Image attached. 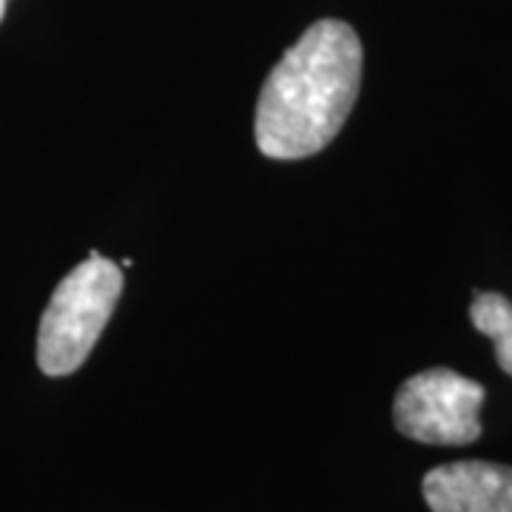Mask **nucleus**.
<instances>
[{
	"mask_svg": "<svg viewBox=\"0 0 512 512\" xmlns=\"http://www.w3.org/2000/svg\"><path fill=\"white\" fill-rule=\"evenodd\" d=\"M362 86V40L345 20H316L276 63L256 103V148L305 160L348 123Z\"/></svg>",
	"mask_w": 512,
	"mask_h": 512,
	"instance_id": "f257e3e1",
	"label": "nucleus"
},
{
	"mask_svg": "<svg viewBox=\"0 0 512 512\" xmlns=\"http://www.w3.org/2000/svg\"><path fill=\"white\" fill-rule=\"evenodd\" d=\"M123 293V271L92 251L52 293L40 330L37 365L46 376H69L89 359Z\"/></svg>",
	"mask_w": 512,
	"mask_h": 512,
	"instance_id": "f03ea898",
	"label": "nucleus"
},
{
	"mask_svg": "<svg viewBox=\"0 0 512 512\" xmlns=\"http://www.w3.org/2000/svg\"><path fill=\"white\" fill-rule=\"evenodd\" d=\"M484 387L450 367H433L410 376L393 402V424L421 444H470L481 436Z\"/></svg>",
	"mask_w": 512,
	"mask_h": 512,
	"instance_id": "7ed1b4c3",
	"label": "nucleus"
},
{
	"mask_svg": "<svg viewBox=\"0 0 512 512\" xmlns=\"http://www.w3.org/2000/svg\"><path fill=\"white\" fill-rule=\"evenodd\" d=\"M433 512H512V467L493 461H453L421 481Z\"/></svg>",
	"mask_w": 512,
	"mask_h": 512,
	"instance_id": "20e7f679",
	"label": "nucleus"
},
{
	"mask_svg": "<svg viewBox=\"0 0 512 512\" xmlns=\"http://www.w3.org/2000/svg\"><path fill=\"white\" fill-rule=\"evenodd\" d=\"M470 319L478 333L490 336L495 345V359L501 370L512 376V302L501 293H476L470 305Z\"/></svg>",
	"mask_w": 512,
	"mask_h": 512,
	"instance_id": "39448f33",
	"label": "nucleus"
},
{
	"mask_svg": "<svg viewBox=\"0 0 512 512\" xmlns=\"http://www.w3.org/2000/svg\"><path fill=\"white\" fill-rule=\"evenodd\" d=\"M6 3H9V0H0V20H3V15H6Z\"/></svg>",
	"mask_w": 512,
	"mask_h": 512,
	"instance_id": "423d86ee",
	"label": "nucleus"
}]
</instances>
